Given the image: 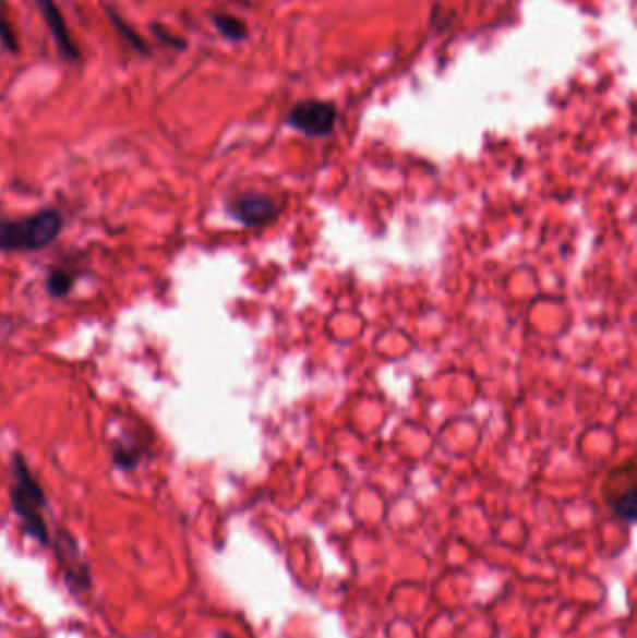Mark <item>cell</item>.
<instances>
[{
  "mask_svg": "<svg viewBox=\"0 0 637 638\" xmlns=\"http://www.w3.org/2000/svg\"><path fill=\"white\" fill-rule=\"evenodd\" d=\"M12 469L13 485L12 491H10V501H12L13 511H15V516L20 517L26 534L36 540L39 545L47 547V545H51V535H49L46 517H44V509L47 506L44 490L39 487L38 480L34 478L21 454L13 456Z\"/></svg>",
  "mask_w": 637,
  "mask_h": 638,
  "instance_id": "obj_1",
  "label": "cell"
},
{
  "mask_svg": "<svg viewBox=\"0 0 637 638\" xmlns=\"http://www.w3.org/2000/svg\"><path fill=\"white\" fill-rule=\"evenodd\" d=\"M62 225L57 209H41L21 219L0 217V252L41 251L59 238Z\"/></svg>",
  "mask_w": 637,
  "mask_h": 638,
  "instance_id": "obj_2",
  "label": "cell"
},
{
  "mask_svg": "<svg viewBox=\"0 0 637 638\" xmlns=\"http://www.w3.org/2000/svg\"><path fill=\"white\" fill-rule=\"evenodd\" d=\"M335 122H337L335 105L322 99L301 101L292 107L287 117V123L292 130L313 139L329 135L335 130Z\"/></svg>",
  "mask_w": 637,
  "mask_h": 638,
  "instance_id": "obj_3",
  "label": "cell"
},
{
  "mask_svg": "<svg viewBox=\"0 0 637 638\" xmlns=\"http://www.w3.org/2000/svg\"><path fill=\"white\" fill-rule=\"evenodd\" d=\"M227 213L241 226H266L279 215V204L264 193H241L227 202Z\"/></svg>",
  "mask_w": 637,
  "mask_h": 638,
  "instance_id": "obj_4",
  "label": "cell"
},
{
  "mask_svg": "<svg viewBox=\"0 0 637 638\" xmlns=\"http://www.w3.org/2000/svg\"><path fill=\"white\" fill-rule=\"evenodd\" d=\"M55 555L59 558L65 585L72 592H85L91 588V569L79 553L77 542L70 534H59L52 542Z\"/></svg>",
  "mask_w": 637,
  "mask_h": 638,
  "instance_id": "obj_5",
  "label": "cell"
},
{
  "mask_svg": "<svg viewBox=\"0 0 637 638\" xmlns=\"http://www.w3.org/2000/svg\"><path fill=\"white\" fill-rule=\"evenodd\" d=\"M34 2H36L39 13L46 21L52 39H55V46H57L60 59L68 60V62H77L81 59V52H79V47L73 41L72 34L68 31L64 15L60 12V8L57 7V2L55 0H34Z\"/></svg>",
  "mask_w": 637,
  "mask_h": 638,
  "instance_id": "obj_6",
  "label": "cell"
},
{
  "mask_svg": "<svg viewBox=\"0 0 637 638\" xmlns=\"http://www.w3.org/2000/svg\"><path fill=\"white\" fill-rule=\"evenodd\" d=\"M214 25L230 41H243L248 38V26L235 15H227V13L214 15Z\"/></svg>",
  "mask_w": 637,
  "mask_h": 638,
  "instance_id": "obj_7",
  "label": "cell"
},
{
  "mask_svg": "<svg viewBox=\"0 0 637 638\" xmlns=\"http://www.w3.org/2000/svg\"><path fill=\"white\" fill-rule=\"evenodd\" d=\"M610 504L621 519L634 521L636 519V484L621 491L617 495L610 496Z\"/></svg>",
  "mask_w": 637,
  "mask_h": 638,
  "instance_id": "obj_8",
  "label": "cell"
},
{
  "mask_svg": "<svg viewBox=\"0 0 637 638\" xmlns=\"http://www.w3.org/2000/svg\"><path fill=\"white\" fill-rule=\"evenodd\" d=\"M72 273L64 272V269H55V272L49 273V278H47V291H49L52 297L65 296L68 291L72 290Z\"/></svg>",
  "mask_w": 637,
  "mask_h": 638,
  "instance_id": "obj_9",
  "label": "cell"
},
{
  "mask_svg": "<svg viewBox=\"0 0 637 638\" xmlns=\"http://www.w3.org/2000/svg\"><path fill=\"white\" fill-rule=\"evenodd\" d=\"M109 15H111L112 23H115V26H117L118 33L122 34V36H124V38L130 41L131 47H135L137 51L144 52V55H146L148 49H146V46H144V39L141 38L137 33H133V31H131V26L128 25L124 20H120V15H117V13L112 12V10H109Z\"/></svg>",
  "mask_w": 637,
  "mask_h": 638,
  "instance_id": "obj_10",
  "label": "cell"
},
{
  "mask_svg": "<svg viewBox=\"0 0 637 638\" xmlns=\"http://www.w3.org/2000/svg\"><path fill=\"white\" fill-rule=\"evenodd\" d=\"M0 41H2V46L7 47L8 51H17V38H15L12 25H10V21H8L2 10H0Z\"/></svg>",
  "mask_w": 637,
  "mask_h": 638,
  "instance_id": "obj_11",
  "label": "cell"
},
{
  "mask_svg": "<svg viewBox=\"0 0 637 638\" xmlns=\"http://www.w3.org/2000/svg\"><path fill=\"white\" fill-rule=\"evenodd\" d=\"M217 638H235L232 637V635H228V633H221V635H219V637Z\"/></svg>",
  "mask_w": 637,
  "mask_h": 638,
  "instance_id": "obj_12",
  "label": "cell"
}]
</instances>
